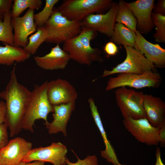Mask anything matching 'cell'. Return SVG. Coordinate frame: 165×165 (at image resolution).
<instances>
[{"label":"cell","mask_w":165,"mask_h":165,"mask_svg":"<svg viewBox=\"0 0 165 165\" xmlns=\"http://www.w3.org/2000/svg\"><path fill=\"white\" fill-rule=\"evenodd\" d=\"M47 95L53 106L75 101L78 97L75 87L67 80L61 79L48 82Z\"/></svg>","instance_id":"cell-12"},{"label":"cell","mask_w":165,"mask_h":165,"mask_svg":"<svg viewBox=\"0 0 165 165\" xmlns=\"http://www.w3.org/2000/svg\"><path fill=\"white\" fill-rule=\"evenodd\" d=\"M62 49L69 55L70 59L78 63L90 66L93 62H102V56L93 54L82 45L78 37L65 41Z\"/></svg>","instance_id":"cell-17"},{"label":"cell","mask_w":165,"mask_h":165,"mask_svg":"<svg viewBox=\"0 0 165 165\" xmlns=\"http://www.w3.org/2000/svg\"><path fill=\"white\" fill-rule=\"evenodd\" d=\"M46 81L40 85H35L32 90V97L29 102L21 124L22 130L33 133V127L36 120L42 119L47 122L48 115L53 112V106L50 103L47 95Z\"/></svg>","instance_id":"cell-2"},{"label":"cell","mask_w":165,"mask_h":165,"mask_svg":"<svg viewBox=\"0 0 165 165\" xmlns=\"http://www.w3.org/2000/svg\"><path fill=\"white\" fill-rule=\"evenodd\" d=\"M143 107L146 118L153 126L160 127L165 123V103L160 98L144 94Z\"/></svg>","instance_id":"cell-19"},{"label":"cell","mask_w":165,"mask_h":165,"mask_svg":"<svg viewBox=\"0 0 165 165\" xmlns=\"http://www.w3.org/2000/svg\"><path fill=\"white\" fill-rule=\"evenodd\" d=\"M161 81L160 75L153 71H146L141 74L119 73L116 77L109 79L105 90L108 91L116 88L127 86L136 89L157 88L159 86Z\"/></svg>","instance_id":"cell-6"},{"label":"cell","mask_w":165,"mask_h":165,"mask_svg":"<svg viewBox=\"0 0 165 165\" xmlns=\"http://www.w3.org/2000/svg\"><path fill=\"white\" fill-rule=\"evenodd\" d=\"M32 145L31 142L21 137L10 140L0 149V165H17L32 149Z\"/></svg>","instance_id":"cell-13"},{"label":"cell","mask_w":165,"mask_h":165,"mask_svg":"<svg viewBox=\"0 0 165 165\" xmlns=\"http://www.w3.org/2000/svg\"><path fill=\"white\" fill-rule=\"evenodd\" d=\"M154 2V0H137L127 3L136 19L137 30L141 33L147 34L154 27L151 15Z\"/></svg>","instance_id":"cell-14"},{"label":"cell","mask_w":165,"mask_h":165,"mask_svg":"<svg viewBox=\"0 0 165 165\" xmlns=\"http://www.w3.org/2000/svg\"><path fill=\"white\" fill-rule=\"evenodd\" d=\"M153 13L165 16V0H158L157 3L154 7Z\"/></svg>","instance_id":"cell-34"},{"label":"cell","mask_w":165,"mask_h":165,"mask_svg":"<svg viewBox=\"0 0 165 165\" xmlns=\"http://www.w3.org/2000/svg\"><path fill=\"white\" fill-rule=\"evenodd\" d=\"M153 23L156 31L153 36L156 42H165V16L153 13H152Z\"/></svg>","instance_id":"cell-29"},{"label":"cell","mask_w":165,"mask_h":165,"mask_svg":"<svg viewBox=\"0 0 165 165\" xmlns=\"http://www.w3.org/2000/svg\"><path fill=\"white\" fill-rule=\"evenodd\" d=\"M123 124L125 129L139 142L149 146L159 144L160 127L153 126L146 118L134 119L128 117L124 119Z\"/></svg>","instance_id":"cell-9"},{"label":"cell","mask_w":165,"mask_h":165,"mask_svg":"<svg viewBox=\"0 0 165 165\" xmlns=\"http://www.w3.org/2000/svg\"><path fill=\"white\" fill-rule=\"evenodd\" d=\"M1 98V97H0V99Z\"/></svg>","instance_id":"cell-39"},{"label":"cell","mask_w":165,"mask_h":165,"mask_svg":"<svg viewBox=\"0 0 165 165\" xmlns=\"http://www.w3.org/2000/svg\"><path fill=\"white\" fill-rule=\"evenodd\" d=\"M97 32L88 28L82 27L80 32L78 36L83 46L91 53L97 56H101V50L98 48H93L90 45L91 40L97 35Z\"/></svg>","instance_id":"cell-25"},{"label":"cell","mask_w":165,"mask_h":165,"mask_svg":"<svg viewBox=\"0 0 165 165\" xmlns=\"http://www.w3.org/2000/svg\"><path fill=\"white\" fill-rule=\"evenodd\" d=\"M75 107V101L53 106V119L51 123H43L50 134L62 132L67 136L66 126Z\"/></svg>","instance_id":"cell-16"},{"label":"cell","mask_w":165,"mask_h":165,"mask_svg":"<svg viewBox=\"0 0 165 165\" xmlns=\"http://www.w3.org/2000/svg\"><path fill=\"white\" fill-rule=\"evenodd\" d=\"M115 93L117 105L124 119L146 118L143 92L121 87L116 90Z\"/></svg>","instance_id":"cell-5"},{"label":"cell","mask_w":165,"mask_h":165,"mask_svg":"<svg viewBox=\"0 0 165 165\" xmlns=\"http://www.w3.org/2000/svg\"><path fill=\"white\" fill-rule=\"evenodd\" d=\"M117 9L118 3L113 2L106 13H91L86 16L81 21V26L92 29L111 37L116 24Z\"/></svg>","instance_id":"cell-10"},{"label":"cell","mask_w":165,"mask_h":165,"mask_svg":"<svg viewBox=\"0 0 165 165\" xmlns=\"http://www.w3.org/2000/svg\"><path fill=\"white\" fill-rule=\"evenodd\" d=\"M112 2L111 0H66L57 9L67 19L81 21L90 14L104 13Z\"/></svg>","instance_id":"cell-4"},{"label":"cell","mask_w":165,"mask_h":165,"mask_svg":"<svg viewBox=\"0 0 165 165\" xmlns=\"http://www.w3.org/2000/svg\"><path fill=\"white\" fill-rule=\"evenodd\" d=\"M2 43L5 46H0V65L9 66L23 62L31 56L21 47Z\"/></svg>","instance_id":"cell-21"},{"label":"cell","mask_w":165,"mask_h":165,"mask_svg":"<svg viewBox=\"0 0 165 165\" xmlns=\"http://www.w3.org/2000/svg\"><path fill=\"white\" fill-rule=\"evenodd\" d=\"M58 0H46L43 9L40 12L34 14V19L37 28L44 26L50 18L55 5Z\"/></svg>","instance_id":"cell-28"},{"label":"cell","mask_w":165,"mask_h":165,"mask_svg":"<svg viewBox=\"0 0 165 165\" xmlns=\"http://www.w3.org/2000/svg\"><path fill=\"white\" fill-rule=\"evenodd\" d=\"M13 2L12 0H0V21L3 20L5 13L11 11Z\"/></svg>","instance_id":"cell-32"},{"label":"cell","mask_w":165,"mask_h":165,"mask_svg":"<svg viewBox=\"0 0 165 165\" xmlns=\"http://www.w3.org/2000/svg\"><path fill=\"white\" fill-rule=\"evenodd\" d=\"M156 161L155 165H165L162 161L161 156V151L159 147L156 148Z\"/></svg>","instance_id":"cell-37"},{"label":"cell","mask_w":165,"mask_h":165,"mask_svg":"<svg viewBox=\"0 0 165 165\" xmlns=\"http://www.w3.org/2000/svg\"><path fill=\"white\" fill-rule=\"evenodd\" d=\"M134 48L142 53L155 67L163 68L165 66V50L157 44L146 40L138 30Z\"/></svg>","instance_id":"cell-15"},{"label":"cell","mask_w":165,"mask_h":165,"mask_svg":"<svg viewBox=\"0 0 165 165\" xmlns=\"http://www.w3.org/2000/svg\"><path fill=\"white\" fill-rule=\"evenodd\" d=\"M135 33L123 24L116 23L111 40L115 44L134 47L135 42Z\"/></svg>","instance_id":"cell-22"},{"label":"cell","mask_w":165,"mask_h":165,"mask_svg":"<svg viewBox=\"0 0 165 165\" xmlns=\"http://www.w3.org/2000/svg\"><path fill=\"white\" fill-rule=\"evenodd\" d=\"M77 161L75 163L70 162L67 158L66 161V164L67 165H98L97 157L95 155L88 156L83 160L80 159L77 157Z\"/></svg>","instance_id":"cell-30"},{"label":"cell","mask_w":165,"mask_h":165,"mask_svg":"<svg viewBox=\"0 0 165 165\" xmlns=\"http://www.w3.org/2000/svg\"><path fill=\"white\" fill-rule=\"evenodd\" d=\"M16 63L10 72L9 80L5 89L0 92V97L5 101V123L13 137L22 130L21 121L27 105L32 95V91L19 83L16 73Z\"/></svg>","instance_id":"cell-1"},{"label":"cell","mask_w":165,"mask_h":165,"mask_svg":"<svg viewBox=\"0 0 165 165\" xmlns=\"http://www.w3.org/2000/svg\"><path fill=\"white\" fill-rule=\"evenodd\" d=\"M34 59L38 66L47 70L64 69L70 60L68 54L57 44L50 52L42 57L35 56Z\"/></svg>","instance_id":"cell-18"},{"label":"cell","mask_w":165,"mask_h":165,"mask_svg":"<svg viewBox=\"0 0 165 165\" xmlns=\"http://www.w3.org/2000/svg\"><path fill=\"white\" fill-rule=\"evenodd\" d=\"M159 143L161 147H164L165 145V123L160 128L159 134Z\"/></svg>","instance_id":"cell-36"},{"label":"cell","mask_w":165,"mask_h":165,"mask_svg":"<svg viewBox=\"0 0 165 165\" xmlns=\"http://www.w3.org/2000/svg\"><path fill=\"white\" fill-rule=\"evenodd\" d=\"M104 49L105 53L109 56L115 55L118 51L117 46L112 42H107L105 45Z\"/></svg>","instance_id":"cell-33"},{"label":"cell","mask_w":165,"mask_h":165,"mask_svg":"<svg viewBox=\"0 0 165 165\" xmlns=\"http://www.w3.org/2000/svg\"><path fill=\"white\" fill-rule=\"evenodd\" d=\"M126 52V57L121 63L111 70L105 69L101 76L104 77L117 73H128L142 74L149 71H154V65L143 54L134 47L123 46Z\"/></svg>","instance_id":"cell-7"},{"label":"cell","mask_w":165,"mask_h":165,"mask_svg":"<svg viewBox=\"0 0 165 165\" xmlns=\"http://www.w3.org/2000/svg\"><path fill=\"white\" fill-rule=\"evenodd\" d=\"M44 26L47 32L46 42L59 45L78 36L82 29L81 21L67 19L55 7Z\"/></svg>","instance_id":"cell-3"},{"label":"cell","mask_w":165,"mask_h":165,"mask_svg":"<svg viewBox=\"0 0 165 165\" xmlns=\"http://www.w3.org/2000/svg\"><path fill=\"white\" fill-rule=\"evenodd\" d=\"M116 22L123 24L135 33L137 31L136 19L127 3L123 0L118 3Z\"/></svg>","instance_id":"cell-23"},{"label":"cell","mask_w":165,"mask_h":165,"mask_svg":"<svg viewBox=\"0 0 165 165\" xmlns=\"http://www.w3.org/2000/svg\"><path fill=\"white\" fill-rule=\"evenodd\" d=\"M6 113V103L3 101H0V124L5 123Z\"/></svg>","instance_id":"cell-35"},{"label":"cell","mask_w":165,"mask_h":165,"mask_svg":"<svg viewBox=\"0 0 165 165\" xmlns=\"http://www.w3.org/2000/svg\"><path fill=\"white\" fill-rule=\"evenodd\" d=\"M68 152L66 147L61 143L53 142L46 147H41L31 149L27 153L22 162L27 163L39 161L48 162L53 165L66 164Z\"/></svg>","instance_id":"cell-8"},{"label":"cell","mask_w":165,"mask_h":165,"mask_svg":"<svg viewBox=\"0 0 165 165\" xmlns=\"http://www.w3.org/2000/svg\"><path fill=\"white\" fill-rule=\"evenodd\" d=\"M46 38L47 32L44 25L37 28L36 32L28 37V43L23 49L31 55H33L41 44L46 42Z\"/></svg>","instance_id":"cell-24"},{"label":"cell","mask_w":165,"mask_h":165,"mask_svg":"<svg viewBox=\"0 0 165 165\" xmlns=\"http://www.w3.org/2000/svg\"><path fill=\"white\" fill-rule=\"evenodd\" d=\"M11 11L12 17H19L27 9L38 10L42 4L41 0H14Z\"/></svg>","instance_id":"cell-27"},{"label":"cell","mask_w":165,"mask_h":165,"mask_svg":"<svg viewBox=\"0 0 165 165\" xmlns=\"http://www.w3.org/2000/svg\"><path fill=\"white\" fill-rule=\"evenodd\" d=\"M8 128L5 123L0 124V149L5 146L9 141Z\"/></svg>","instance_id":"cell-31"},{"label":"cell","mask_w":165,"mask_h":165,"mask_svg":"<svg viewBox=\"0 0 165 165\" xmlns=\"http://www.w3.org/2000/svg\"><path fill=\"white\" fill-rule=\"evenodd\" d=\"M11 11L5 13L2 21H0V42L14 46L13 28L11 24Z\"/></svg>","instance_id":"cell-26"},{"label":"cell","mask_w":165,"mask_h":165,"mask_svg":"<svg viewBox=\"0 0 165 165\" xmlns=\"http://www.w3.org/2000/svg\"><path fill=\"white\" fill-rule=\"evenodd\" d=\"M34 11L29 8L23 16L11 18V24L14 30V46L24 48L28 43V36L36 31L34 19Z\"/></svg>","instance_id":"cell-11"},{"label":"cell","mask_w":165,"mask_h":165,"mask_svg":"<svg viewBox=\"0 0 165 165\" xmlns=\"http://www.w3.org/2000/svg\"><path fill=\"white\" fill-rule=\"evenodd\" d=\"M88 101L92 116L101 134L105 146V149L101 151V156L106 159L107 162L112 163L113 165H126L122 164L119 162L114 148L107 138L94 99L90 97L88 99Z\"/></svg>","instance_id":"cell-20"},{"label":"cell","mask_w":165,"mask_h":165,"mask_svg":"<svg viewBox=\"0 0 165 165\" xmlns=\"http://www.w3.org/2000/svg\"><path fill=\"white\" fill-rule=\"evenodd\" d=\"M45 162L39 161H35L32 163H25L21 162L17 165H45Z\"/></svg>","instance_id":"cell-38"}]
</instances>
